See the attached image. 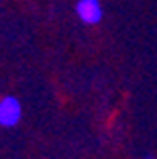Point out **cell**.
Returning <instances> with one entry per match:
<instances>
[{
	"mask_svg": "<svg viewBox=\"0 0 157 159\" xmlns=\"http://www.w3.org/2000/svg\"><path fill=\"white\" fill-rule=\"evenodd\" d=\"M21 116H23V106H21V100L14 98V96H4L0 100V126H10L19 125Z\"/></svg>",
	"mask_w": 157,
	"mask_h": 159,
	"instance_id": "cell-1",
	"label": "cell"
},
{
	"mask_svg": "<svg viewBox=\"0 0 157 159\" xmlns=\"http://www.w3.org/2000/svg\"><path fill=\"white\" fill-rule=\"evenodd\" d=\"M76 14L80 16V20L86 25H96L102 20V4L100 0H78L76 4Z\"/></svg>",
	"mask_w": 157,
	"mask_h": 159,
	"instance_id": "cell-2",
	"label": "cell"
},
{
	"mask_svg": "<svg viewBox=\"0 0 157 159\" xmlns=\"http://www.w3.org/2000/svg\"><path fill=\"white\" fill-rule=\"evenodd\" d=\"M145 159H155V157H153V155H147V157H145Z\"/></svg>",
	"mask_w": 157,
	"mask_h": 159,
	"instance_id": "cell-3",
	"label": "cell"
}]
</instances>
